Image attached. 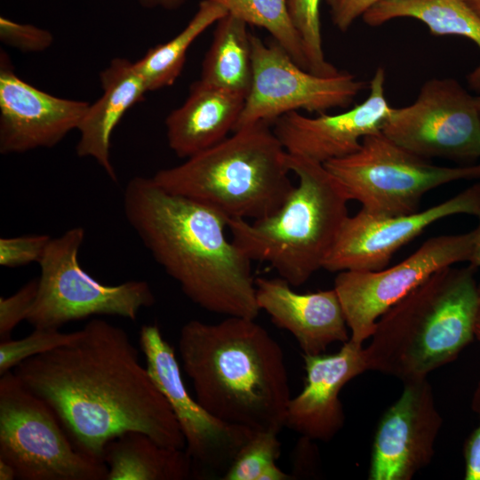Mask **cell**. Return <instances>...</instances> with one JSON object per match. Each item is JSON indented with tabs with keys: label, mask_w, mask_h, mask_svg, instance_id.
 Returning <instances> with one entry per match:
<instances>
[{
	"label": "cell",
	"mask_w": 480,
	"mask_h": 480,
	"mask_svg": "<svg viewBox=\"0 0 480 480\" xmlns=\"http://www.w3.org/2000/svg\"><path fill=\"white\" fill-rule=\"evenodd\" d=\"M13 372L89 457L103 460L107 444L128 431L186 448L168 401L119 326L92 319L76 340L23 361Z\"/></svg>",
	"instance_id": "6da1fadb"
},
{
	"label": "cell",
	"mask_w": 480,
	"mask_h": 480,
	"mask_svg": "<svg viewBox=\"0 0 480 480\" xmlns=\"http://www.w3.org/2000/svg\"><path fill=\"white\" fill-rule=\"evenodd\" d=\"M123 206L145 248L193 303L214 314L257 317L252 261L227 238L223 215L142 176L126 184Z\"/></svg>",
	"instance_id": "7a4b0ae2"
},
{
	"label": "cell",
	"mask_w": 480,
	"mask_h": 480,
	"mask_svg": "<svg viewBox=\"0 0 480 480\" xmlns=\"http://www.w3.org/2000/svg\"><path fill=\"white\" fill-rule=\"evenodd\" d=\"M179 353L196 399L219 420L279 433L291 399L282 348L254 319L190 320Z\"/></svg>",
	"instance_id": "3957f363"
},
{
	"label": "cell",
	"mask_w": 480,
	"mask_h": 480,
	"mask_svg": "<svg viewBox=\"0 0 480 480\" xmlns=\"http://www.w3.org/2000/svg\"><path fill=\"white\" fill-rule=\"evenodd\" d=\"M476 268H440L382 315L364 348L368 370L407 382L455 360L475 337Z\"/></svg>",
	"instance_id": "277c9868"
},
{
	"label": "cell",
	"mask_w": 480,
	"mask_h": 480,
	"mask_svg": "<svg viewBox=\"0 0 480 480\" xmlns=\"http://www.w3.org/2000/svg\"><path fill=\"white\" fill-rule=\"evenodd\" d=\"M288 153L261 122L231 136L182 164L160 169L153 180L164 190L214 209L227 220H258L276 212L294 186Z\"/></svg>",
	"instance_id": "5b68a950"
},
{
	"label": "cell",
	"mask_w": 480,
	"mask_h": 480,
	"mask_svg": "<svg viewBox=\"0 0 480 480\" xmlns=\"http://www.w3.org/2000/svg\"><path fill=\"white\" fill-rule=\"evenodd\" d=\"M299 180L280 209L250 222L227 220L232 241L252 261L268 263L291 286L304 284L318 269L348 216L350 201L324 164L288 154Z\"/></svg>",
	"instance_id": "8992f818"
},
{
	"label": "cell",
	"mask_w": 480,
	"mask_h": 480,
	"mask_svg": "<svg viewBox=\"0 0 480 480\" xmlns=\"http://www.w3.org/2000/svg\"><path fill=\"white\" fill-rule=\"evenodd\" d=\"M350 200L380 217L418 212L423 196L460 180H480V163L460 167L436 165L399 146L382 132L365 136L355 153L324 164Z\"/></svg>",
	"instance_id": "52a82bcc"
},
{
	"label": "cell",
	"mask_w": 480,
	"mask_h": 480,
	"mask_svg": "<svg viewBox=\"0 0 480 480\" xmlns=\"http://www.w3.org/2000/svg\"><path fill=\"white\" fill-rule=\"evenodd\" d=\"M0 459L20 480H108L106 463L77 451L53 410L10 371L0 375Z\"/></svg>",
	"instance_id": "ba28073f"
},
{
	"label": "cell",
	"mask_w": 480,
	"mask_h": 480,
	"mask_svg": "<svg viewBox=\"0 0 480 480\" xmlns=\"http://www.w3.org/2000/svg\"><path fill=\"white\" fill-rule=\"evenodd\" d=\"M85 231L75 227L52 238L38 263L37 293L26 321L34 328L60 329L67 323L92 316L135 320L156 297L143 280L105 284L86 273L78 261Z\"/></svg>",
	"instance_id": "9c48e42d"
},
{
	"label": "cell",
	"mask_w": 480,
	"mask_h": 480,
	"mask_svg": "<svg viewBox=\"0 0 480 480\" xmlns=\"http://www.w3.org/2000/svg\"><path fill=\"white\" fill-rule=\"evenodd\" d=\"M251 44L252 82L234 131L261 122L273 124L300 109L321 114L347 108L365 87L348 72L318 76L302 68L276 41L266 44L251 34Z\"/></svg>",
	"instance_id": "30bf717a"
},
{
	"label": "cell",
	"mask_w": 480,
	"mask_h": 480,
	"mask_svg": "<svg viewBox=\"0 0 480 480\" xmlns=\"http://www.w3.org/2000/svg\"><path fill=\"white\" fill-rule=\"evenodd\" d=\"M474 238V230L438 236L389 268L339 272L333 288L350 332L349 340L363 346L372 337L380 317L433 273L469 261Z\"/></svg>",
	"instance_id": "8fae6325"
},
{
	"label": "cell",
	"mask_w": 480,
	"mask_h": 480,
	"mask_svg": "<svg viewBox=\"0 0 480 480\" xmlns=\"http://www.w3.org/2000/svg\"><path fill=\"white\" fill-rule=\"evenodd\" d=\"M381 132L426 159L442 157L472 164L480 157L476 96L453 78L426 81L414 102L391 108Z\"/></svg>",
	"instance_id": "7c38bea8"
},
{
	"label": "cell",
	"mask_w": 480,
	"mask_h": 480,
	"mask_svg": "<svg viewBox=\"0 0 480 480\" xmlns=\"http://www.w3.org/2000/svg\"><path fill=\"white\" fill-rule=\"evenodd\" d=\"M139 334L146 367L172 410L187 452L200 472L223 476L256 431L219 420L190 396L174 349L156 324H144Z\"/></svg>",
	"instance_id": "4fadbf2b"
},
{
	"label": "cell",
	"mask_w": 480,
	"mask_h": 480,
	"mask_svg": "<svg viewBox=\"0 0 480 480\" xmlns=\"http://www.w3.org/2000/svg\"><path fill=\"white\" fill-rule=\"evenodd\" d=\"M479 204L480 182L444 202L406 215L373 216L361 209L345 220L323 268L331 272L384 268L398 249L428 226L451 215L476 216Z\"/></svg>",
	"instance_id": "5bb4252c"
},
{
	"label": "cell",
	"mask_w": 480,
	"mask_h": 480,
	"mask_svg": "<svg viewBox=\"0 0 480 480\" xmlns=\"http://www.w3.org/2000/svg\"><path fill=\"white\" fill-rule=\"evenodd\" d=\"M442 423L428 379L404 382L378 423L368 479L411 480L431 462Z\"/></svg>",
	"instance_id": "9a60e30c"
},
{
	"label": "cell",
	"mask_w": 480,
	"mask_h": 480,
	"mask_svg": "<svg viewBox=\"0 0 480 480\" xmlns=\"http://www.w3.org/2000/svg\"><path fill=\"white\" fill-rule=\"evenodd\" d=\"M90 103L45 92L22 80L6 52L0 54V152L52 148L78 130Z\"/></svg>",
	"instance_id": "2e32d148"
},
{
	"label": "cell",
	"mask_w": 480,
	"mask_h": 480,
	"mask_svg": "<svg viewBox=\"0 0 480 480\" xmlns=\"http://www.w3.org/2000/svg\"><path fill=\"white\" fill-rule=\"evenodd\" d=\"M386 73L378 68L368 97L347 111L308 117L292 111L278 117L274 133L290 155L324 164L356 152L365 136L381 132L392 107L385 94Z\"/></svg>",
	"instance_id": "e0dca14e"
},
{
	"label": "cell",
	"mask_w": 480,
	"mask_h": 480,
	"mask_svg": "<svg viewBox=\"0 0 480 480\" xmlns=\"http://www.w3.org/2000/svg\"><path fill=\"white\" fill-rule=\"evenodd\" d=\"M303 389L291 397L285 426L310 440L328 442L345 422L340 399L342 388L368 370L364 348L348 340L335 354L303 355Z\"/></svg>",
	"instance_id": "ac0fdd59"
},
{
	"label": "cell",
	"mask_w": 480,
	"mask_h": 480,
	"mask_svg": "<svg viewBox=\"0 0 480 480\" xmlns=\"http://www.w3.org/2000/svg\"><path fill=\"white\" fill-rule=\"evenodd\" d=\"M256 301L273 324L297 340L305 356L323 354L335 342L345 343L350 334L334 288L298 293L282 277L255 278Z\"/></svg>",
	"instance_id": "d6986e66"
},
{
	"label": "cell",
	"mask_w": 480,
	"mask_h": 480,
	"mask_svg": "<svg viewBox=\"0 0 480 480\" xmlns=\"http://www.w3.org/2000/svg\"><path fill=\"white\" fill-rule=\"evenodd\" d=\"M245 99L201 79L194 82L183 104L165 119L169 148L187 159L220 142L233 132Z\"/></svg>",
	"instance_id": "ffe728a7"
},
{
	"label": "cell",
	"mask_w": 480,
	"mask_h": 480,
	"mask_svg": "<svg viewBox=\"0 0 480 480\" xmlns=\"http://www.w3.org/2000/svg\"><path fill=\"white\" fill-rule=\"evenodd\" d=\"M101 96L87 109L79 125L76 154L94 159L108 177L116 181L112 164L111 136L126 111L140 102L148 88L135 63L116 58L100 74Z\"/></svg>",
	"instance_id": "44dd1931"
},
{
	"label": "cell",
	"mask_w": 480,
	"mask_h": 480,
	"mask_svg": "<svg viewBox=\"0 0 480 480\" xmlns=\"http://www.w3.org/2000/svg\"><path fill=\"white\" fill-rule=\"evenodd\" d=\"M103 460L108 480H187L202 476L186 449L164 446L139 431L109 441Z\"/></svg>",
	"instance_id": "7402d4cb"
},
{
	"label": "cell",
	"mask_w": 480,
	"mask_h": 480,
	"mask_svg": "<svg viewBox=\"0 0 480 480\" xmlns=\"http://www.w3.org/2000/svg\"><path fill=\"white\" fill-rule=\"evenodd\" d=\"M362 18L370 27L412 18L424 23L434 36H463L480 50V17L463 0H380ZM467 78L469 86L480 93V63Z\"/></svg>",
	"instance_id": "603a6c76"
},
{
	"label": "cell",
	"mask_w": 480,
	"mask_h": 480,
	"mask_svg": "<svg viewBox=\"0 0 480 480\" xmlns=\"http://www.w3.org/2000/svg\"><path fill=\"white\" fill-rule=\"evenodd\" d=\"M242 19L228 13L216 22L200 79L247 96L252 82L251 33Z\"/></svg>",
	"instance_id": "cb8c5ba5"
},
{
	"label": "cell",
	"mask_w": 480,
	"mask_h": 480,
	"mask_svg": "<svg viewBox=\"0 0 480 480\" xmlns=\"http://www.w3.org/2000/svg\"><path fill=\"white\" fill-rule=\"evenodd\" d=\"M228 11L211 0L200 2L198 9L186 27L164 44L151 47L142 58L134 61L148 91L172 85L180 76L187 52L196 39Z\"/></svg>",
	"instance_id": "d4e9b609"
},
{
	"label": "cell",
	"mask_w": 480,
	"mask_h": 480,
	"mask_svg": "<svg viewBox=\"0 0 480 480\" xmlns=\"http://www.w3.org/2000/svg\"><path fill=\"white\" fill-rule=\"evenodd\" d=\"M248 25L268 30L302 68L308 70L300 37L290 20L286 0H211Z\"/></svg>",
	"instance_id": "484cf974"
},
{
	"label": "cell",
	"mask_w": 480,
	"mask_h": 480,
	"mask_svg": "<svg viewBox=\"0 0 480 480\" xmlns=\"http://www.w3.org/2000/svg\"><path fill=\"white\" fill-rule=\"evenodd\" d=\"M320 2L286 0L288 14L302 44L308 71L318 76H332L339 70L326 60L323 50Z\"/></svg>",
	"instance_id": "4316f807"
},
{
	"label": "cell",
	"mask_w": 480,
	"mask_h": 480,
	"mask_svg": "<svg viewBox=\"0 0 480 480\" xmlns=\"http://www.w3.org/2000/svg\"><path fill=\"white\" fill-rule=\"evenodd\" d=\"M80 330L63 332L55 328H34L28 336L20 340L0 342V375L14 369L23 361L71 343L78 338Z\"/></svg>",
	"instance_id": "83f0119b"
},
{
	"label": "cell",
	"mask_w": 480,
	"mask_h": 480,
	"mask_svg": "<svg viewBox=\"0 0 480 480\" xmlns=\"http://www.w3.org/2000/svg\"><path fill=\"white\" fill-rule=\"evenodd\" d=\"M278 433L256 431L239 451L223 480H258L264 468L280 455Z\"/></svg>",
	"instance_id": "f1b7e54d"
},
{
	"label": "cell",
	"mask_w": 480,
	"mask_h": 480,
	"mask_svg": "<svg viewBox=\"0 0 480 480\" xmlns=\"http://www.w3.org/2000/svg\"><path fill=\"white\" fill-rule=\"evenodd\" d=\"M52 238L48 235H28L0 238V265L17 268L39 263Z\"/></svg>",
	"instance_id": "f546056e"
},
{
	"label": "cell",
	"mask_w": 480,
	"mask_h": 480,
	"mask_svg": "<svg viewBox=\"0 0 480 480\" xmlns=\"http://www.w3.org/2000/svg\"><path fill=\"white\" fill-rule=\"evenodd\" d=\"M0 40L4 44L23 52H40L52 45L53 36L44 28L16 22L1 16Z\"/></svg>",
	"instance_id": "4dcf8cb0"
},
{
	"label": "cell",
	"mask_w": 480,
	"mask_h": 480,
	"mask_svg": "<svg viewBox=\"0 0 480 480\" xmlns=\"http://www.w3.org/2000/svg\"><path fill=\"white\" fill-rule=\"evenodd\" d=\"M38 281L32 279L8 297L0 298V339H11L14 328L27 316L37 293Z\"/></svg>",
	"instance_id": "1f68e13d"
},
{
	"label": "cell",
	"mask_w": 480,
	"mask_h": 480,
	"mask_svg": "<svg viewBox=\"0 0 480 480\" xmlns=\"http://www.w3.org/2000/svg\"><path fill=\"white\" fill-rule=\"evenodd\" d=\"M380 0H326L334 26L346 32L360 16Z\"/></svg>",
	"instance_id": "d6a6232c"
},
{
	"label": "cell",
	"mask_w": 480,
	"mask_h": 480,
	"mask_svg": "<svg viewBox=\"0 0 480 480\" xmlns=\"http://www.w3.org/2000/svg\"><path fill=\"white\" fill-rule=\"evenodd\" d=\"M472 408L480 419V381L474 393ZM463 454L465 460L464 479L480 480V421L466 440Z\"/></svg>",
	"instance_id": "836d02e7"
},
{
	"label": "cell",
	"mask_w": 480,
	"mask_h": 480,
	"mask_svg": "<svg viewBox=\"0 0 480 480\" xmlns=\"http://www.w3.org/2000/svg\"><path fill=\"white\" fill-rule=\"evenodd\" d=\"M291 475L284 472L276 462L268 465L259 476L258 480H291Z\"/></svg>",
	"instance_id": "e575fe53"
},
{
	"label": "cell",
	"mask_w": 480,
	"mask_h": 480,
	"mask_svg": "<svg viewBox=\"0 0 480 480\" xmlns=\"http://www.w3.org/2000/svg\"><path fill=\"white\" fill-rule=\"evenodd\" d=\"M139 3L147 8L161 7L164 10L172 11L180 8L186 0H138Z\"/></svg>",
	"instance_id": "d590c367"
},
{
	"label": "cell",
	"mask_w": 480,
	"mask_h": 480,
	"mask_svg": "<svg viewBox=\"0 0 480 480\" xmlns=\"http://www.w3.org/2000/svg\"><path fill=\"white\" fill-rule=\"evenodd\" d=\"M476 216L478 218V225L474 229V246L469 263L475 268L480 267V204Z\"/></svg>",
	"instance_id": "8d00e7d4"
},
{
	"label": "cell",
	"mask_w": 480,
	"mask_h": 480,
	"mask_svg": "<svg viewBox=\"0 0 480 480\" xmlns=\"http://www.w3.org/2000/svg\"><path fill=\"white\" fill-rule=\"evenodd\" d=\"M16 479V473L11 464L0 459V480Z\"/></svg>",
	"instance_id": "74e56055"
},
{
	"label": "cell",
	"mask_w": 480,
	"mask_h": 480,
	"mask_svg": "<svg viewBox=\"0 0 480 480\" xmlns=\"http://www.w3.org/2000/svg\"><path fill=\"white\" fill-rule=\"evenodd\" d=\"M480 17V0H463Z\"/></svg>",
	"instance_id": "f35d334b"
},
{
	"label": "cell",
	"mask_w": 480,
	"mask_h": 480,
	"mask_svg": "<svg viewBox=\"0 0 480 480\" xmlns=\"http://www.w3.org/2000/svg\"><path fill=\"white\" fill-rule=\"evenodd\" d=\"M475 337H476L480 340V308L476 316L475 324Z\"/></svg>",
	"instance_id": "ab89813d"
},
{
	"label": "cell",
	"mask_w": 480,
	"mask_h": 480,
	"mask_svg": "<svg viewBox=\"0 0 480 480\" xmlns=\"http://www.w3.org/2000/svg\"><path fill=\"white\" fill-rule=\"evenodd\" d=\"M476 102L478 114H479V119H480V93L478 96H476Z\"/></svg>",
	"instance_id": "60d3db41"
},
{
	"label": "cell",
	"mask_w": 480,
	"mask_h": 480,
	"mask_svg": "<svg viewBox=\"0 0 480 480\" xmlns=\"http://www.w3.org/2000/svg\"><path fill=\"white\" fill-rule=\"evenodd\" d=\"M478 291H479V300H480V284L478 285Z\"/></svg>",
	"instance_id": "b9f144b4"
}]
</instances>
